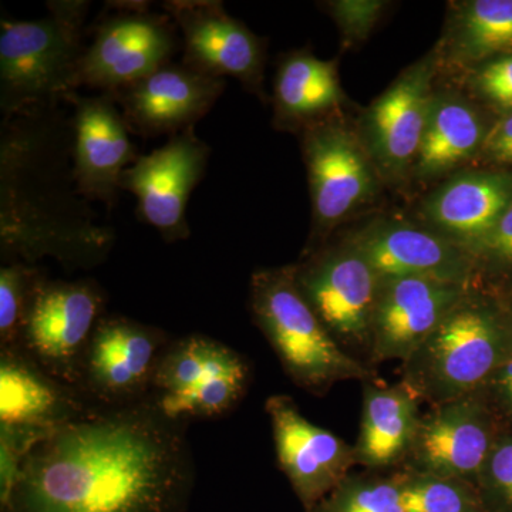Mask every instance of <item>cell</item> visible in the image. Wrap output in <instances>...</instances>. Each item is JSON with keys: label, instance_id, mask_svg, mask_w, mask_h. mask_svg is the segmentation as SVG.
<instances>
[{"label": "cell", "instance_id": "6da1fadb", "mask_svg": "<svg viewBox=\"0 0 512 512\" xmlns=\"http://www.w3.org/2000/svg\"><path fill=\"white\" fill-rule=\"evenodd\" d=\"M190 421L154 394L57 427L26 460L6 512H185L195 484Z\"/></svg>", "mask_w": 512, "mask_h": 512}, {"label": "cell", "instance_id": "7a4b0ae2", "mask_svg": "<svg viewBox=\"0 0 512 512\" xmlns=\"http://www.w3.org/2000/svg\"><path fill=\"white\" fill-rule=\"evenodd\" d=\"M63 103L29 107L0 127L3 264L53 258L90 269L109 258L114 231L97 221L73 170V121Z\"/></svg>", "mask_w": 512, "mask_h": 512}, {"label": "cell", "instance_id": "3957f363", "mask_svg": "<svg viewBox=\"0 0 512 512\" xmlns=\"http://www.w3.org/2000/svg\"><path fill=\"white\" fill-rule=\"evenodd\" d=\"M90 2H47L45 18L0 23V110L3 117L29 107L66 103L77 90Z\"/></svg>", "mask_w": 512, "mask_h": 512}, {"label": "cell", "instance_id": "277c9868", "mask_svg": "<svg viewBox=\"0 0 512 512\" xmlns=\"http://www.w3.org/2000/svg\"><path fill=\"white\" fill-rule=\"evenodd\" d=\"M249 308L286 376L313 396L343 380L367 382L372 376L336 342L299 291L295 265L255 271Z\"/></svg>", "mask_w": 512, "mask_h": 512}, {"label": "cell", "instance_id": "5b68a950", "mask_svg": "<svg viewBox=\"0 0 512 512\" xmlns=\"http://www.w3.org/2000/svg\"><path fill=\"white\" fill-rule=\"evenodd\" d=\"M512 348V323L468 292L403 362V384L431 406L477 393Z\"/></svg>", "mask_w": 512, "mask_h": 512}, {"label": "cell", "instance_id": "8992f818", "mask_svg": "<svg viewBox=\"0 0 512 512\" xmlns=\"http://www.w3.org/2000/svg\"><path fill=\"white\" fill-rule=\"evenodd\" d=\"M249 365L237 350L204 335L171 340L158 363L153 394L171 419H218L244 399Z\"/></svg>", "mask_w": 512, "mask_h": 512}, {"label": "cell", "instance_id": "52a82bcc", "mask_svg": "<svg viewBox=\"0 0 512 512\" xmlns=\"http://www.w3.org/2000/svg\"><path fill=\"white\" fill-rule=\"evenodd\" d=\"M183 47L173 19L151 12L146 2H110L84 49L77 89L113 93L173 62Z\"/></svg>", "mask_w": 512, "mask_h": 512}, {"label": "cell", "instance_id": "ba28073f", "mask_svg": "<svg viewBox=\"0 0 512 512\" xmlns=\"http://www.w3.org/2000/svg\"><path fill=\"white\" fill-rule=\"evenodd\" d=\"M107 296L93 279H40L20 338V350L60 382L80 390L87 348Z\"/></svg>", "mask_w": 512, "mask_h": 512}, {"label": "cell", "instance_id": "9c48e42d", "mask_svg": "<svg viewBox=\"0 0 512 512\" xmlns=\"http://www.w3.org/2000/svg\"><path fill=\"white\" fill-rule=\"evenodd\" d=\"M171 340L156 326L104 315L84 357L80 392L101 409L147 399Z\"/></svg>", "mask_w": 512, "mask_h": 512}, {"label": "cell", "instance_id": "30bf717a", "mask_svg": "<svg viewBox=\"0 0 512 512\" xmlns=\"http://www.w3.org/2000/svg\"><path fill=\"white\" fill-rule=\"evenodd\" d=\"M210 156L211 147L191 127L147 156H138L121 175V190L137 198L138 218L156 228L168 244L190 238L185 212Z\"/></svg>", "mask_w": 512, "mask_h": 512}, {"label": "cell", "instance_id": "8fae6325", "mask_svg": "<svg viewBox=\"0 0 512 512\" xmlns=\"http://www.w3.org/2000/svg\"><path fill=\"white\" fill-rule=\"evenodd\" d=\"M299 291L340 346H369L380 278L352 245L315 251L295 265Z\"/></svg>", "mask_w": 512, "mask_h": 512}, {"label": "cell", "instance_id": "7c38bea8", "mask_svg": "<svg viewBox=\"0 0 512 512\" xmlns=\"http://www.w3.org/2000/svg\"><path fill=\"white\" fill-rule=\"evenodd\" d=\"M302 151L313 231L323 235L375 194L376 167L362 141L332 121L319 120L303 128Z\"/></svg>", "mask_w": 512, "mask_h": 512}, {"label": "cell", "instance_id": "4fadbf2b", "mask_svg": "<svg viewBox=\"0 0 512 512\" xmlns=\"http://www.w3.org/2000/svg\"><path fill=\"white\" fill-rule=\"evenodd\" d=\"M498 436L497 420L483 397L468 394L421 416L412 450L400 468L454 478L476 488Z\"/></svg>", "mask_w": 512, "mask_h": 512}, {"label": "cell", "instance_id": "5bb4252c", "mask_svg": "<svg viewBox=\"0 0 512 512\" xmlns=\"http://www.w3.org/2000/svg\"><path fill=\"white\" fill-rule=\"evenodd\" d=\"M164 12L183 37V62L211 76L234 77L264 96L265 43L218 0H168Z\"/></svg>", "mask_w": 512, "mask_h": 512}, {"label": "cell", "instance_id": "9a60e30c", "mask_svg": "<svg viewBox=\"0 0 512 512\" xmlns=\"http://www.w3.org/2000/svg\"><path fill=\"white\" fill-rule=\"evenodd\" d=\"M278 466L306 512H311L356 466L355 448L311 423L292 397L275 394L265 403Z\"/></svg>", "mask_w": 512, "mask_h": 512}, {"label": "cell", "instance_id": "2e32d148", "mask_svg": "<svg viewBox=\"0 0 512 512\" xmlns=\"http://www.w3.org/2000/svg\"><path fill=\"white\" fill-rule=\"evenodd\" d=\"M468 292L470 284L421 276L382 278L370 326L373 360L409 359Z\"/></svg>", "mask_w": 512, "mask_h": 512}, {"label": "cell", "instance_id": "e0dca14e", "mask_svg": "<svg viewBox=\"0 0 512 512\" xmlns=\"http://www.w3.org/2000/svg\"><path fill=\"white\" fill-rule=\"evenodd\" d=\"M225 86V79L184 62H170L110 94L130 131L143 137H171L207 116Z\"/></svg>", "mask_w": 512, "mask_h": 512}, {"label": "cell", "instance_id": "ac0fdd59", "mask_svg": "<svg viewBox=\"0 0 512 512\" xmlns=\"http://www.w3.org/2000/svg\"><path fill=\"white\" fill-rule=\"evenodd\" d=\"M440 53H431L406 70L373 101L363 117V146L377 170L397 177L416 163L429 119L431 89Z\"/></svg>", "mask_w": 512, "mask_h": 512}, {"label": "cell", "instance_id": "d6986e66", "mask_svg": "<svg viewBox=\"0 0 512 512\" xmlns=\"http://www.w3.org/2000/svg\"><path fill=\"white\" fill-rule=\"evenodd\" d=\"M73 107V170L77 188L87 201H100L109 210L119 195L121 175L138 158L130 128L110 93L64 99Z\"/></svg>", "mask_w": 512, "mask_h": 512}, {"label": "cell", "instance_id": "ffe728a7", "mask_svg": "<svg viewBox=\"0 0 512 512\" xmlns=\"http://www.w3.org/2000/svg\"><path fill=\"white\" fill-rule=\"evenodd\" d=\"M380 278L421 276L470 284L476 262L466 249L436 232L397 221H380L350 242Z\"/></svg>", "mask_w": 512, "mask_h": 512}, {"label": "cell", "instance_id": "44dd1931", "mask_svg": "<svg viewBox=\"0 0 512 512\" xmlns=\"http://www.w3.org/2000/svg\"><path fill=\"white\" fill-rule=\"evenodd\" d=\"M100 409L79 389L49 375L23 350H0V423L55 430Z\"/></svg>", "mask_w": 512, "mask_h": 512}, {"label": "cell", "instance_id": "7402d4cb", "mask_svg": "<svg viewBox=\"0 0 512 512\" xmlns=\"http://www.w3.org/2000/svg\"><path fill=\"white\" fill-rule=\"evenodd\" d=\"M511 202V174L473 171L451 178L434 191L423 214L439 234L471 255Z\"/></svg>", "mask_w": 512, "mask_h": 512}, {"label": "cell", "instance_id": "603a6c76", "mask_svg": "<svg viewBox=\"0 0 512 512\" xmlns=\"http://www.w3.org/2000/svg\"><path fill=\"white\" fill-rule=\"evenodd\" d=\"M365 383L359 439L353 446L356 464L372 473L400 468L419 429V397L403 383Z\"/></svg>", "mask_w": 512, "mask_h": 512}, {"label": "cell", "instance_id": "cb8c5ba5", "mask_svg": "<svg viewBox=\"0 0 512 512\" xmlns=\"http://www.w3.org/2000/svg\"><path fill=\"white\" fill-rule=\"evenodd\" d=\"M345 100L335 62L308 52L284 57L274 83L275 121L281 127L306 128Z\"/></svg>", "mask_w": 512, "mask_h": 512}, {"label": "cell", "instance_id": "d4e9b609", "mask_svg": "<svg viewBox=\"0 0 512 512\" xmlns=\"http://www.w3.org/2000/svg\"><path fill=\"white\" fill-rule=\"evenodd\" d=\"M487 134L470 103L453 94H434L414 171L433 178L453 170L481 153Z\"/></svg>", "mask_w": 512, "mask_h": 512}, {"label": "cell", "instance_id": "484cf974", "mask_svg": "<svg viewBox=\"0 0 512 512\" xmlns=\"http://www.w3.org/2000/svg\"><path fill=\"white\" fill-rule=\"evenodd\" d=\"M512 50V0H474L454 22L450 55L461 64L484 62Z\"/></svg>", "mask_w": 512, "mask_h": 512}, {"label": "cell", "instance_id": "4316f807", "mask_svg": "<svg viewBox=\"0 0 512 512\" xmlns=\"http://www.w3.org/2000/svg\"><path fill=\"white\" fill-rule=\"evenodd\" d=\"M392 477L404 512H484L476 488L464 481L404 468Z\"/></svg>", "mask_w": 512, "mask_h": 512}, {"label": "cell", "instance_id": "83f0119b", "mask_svg": "<svg viewBox=\"0 0 512 512\" xmlns=\"http://www.w3.org/2000/svg\"><path fill=\"white\" fill-rule=\"evenodd\" d=\"M43 276L36 265L25 262L0 268V350L19 348L33 292Z\"/></svg>", "mask_w": 512, "mask_h": 512}, {"label": "cell", "instance_id": "f1b7e54d", "mask_svg": "<svg viewBox=\"0 0 512 512\" xmlns=\"http://www.w3.org/2000/svg\"><path fill=\"white\" fill-rule=\"evenodd\" d=\"M311 512H404L392 476L350 474Z\"/></svg>", "mask_w": 512, "mask_h": 512}, {"label": "cell", "instance_id": "f546056e", "mask_svg": "<svg viewBox=\"0 0 512 512\" xmlns=\"http://www.w3.org/2000/svg\"><path fill=\"white\" fill-rule=\"evenodd\" d=\"M52 431L0 423V503L3 511L9 507L33 448Z\"/></svg>", "mask_w": 512, "mask_h": 512}, {"label": "cell", "instance_id": "4dcf8cb0", "mask_svg": "<svg viewBox=\"0 0 512 512\" xmlns=\"http://www.w3.org/2000/svg\"><path fill=\"white\" fill-rule=\"evenodd\" d=\"M476 491L484 512H512V434H500L495 440Z\"/></svg>", "mask_w": 512, "mask_h": 512}, {"label": "cell", "instance_id": "1f68e13d", "mask_svg": "<svg viewBox=\"0 0 512 512\" xmlns=\"http://www.w3.org/2000/svg\"><path fill=\"white\" fill-rule=\"evenodd\" d=\"M471 87L497 109L512 111V55L481 64L471 77Z\"/></svg>", "mask_w": 512, "mask_h": 512}, {"label": "cell", "instance_id": "d6a6232c", "mask_svg": "<svg viewBox=\"0 0 512 512\" xmlns=\"http://www.w3.org/2000/svg\"><path fill=\"white\" fill-rule=\"evenodd\" d=\"M384 5L379 0H338L329 2L328 9L346 42L356 43L365 40L375 28Z\"/></svg>", "mask_w": 512, "mask_h": 512}, {"label": "cell", "instance_id": "836d02e7", "mask_svg": "<svg viewBox=\"0 0 512 512\" xmlns=\"http://www.w3.org/2000/svg\"><path fill=\"white\" fill-rule=\"evenodd\" d=\"M471 256L476 264L494 271L512 272V202L493 231L471 251Z\"/></svg>", "mask_w": 512, "mask_h": 512}, {"label": "cell", "instance_id": "e575fe53", "mask_svg": "<svg viewBox=\"0 0 512 512\" xmlns=\"http://www.w3.org/2000/svg\"><path fill=\"white\" fill-rule=\"evenodd\" d=\"M477 393L483 397L495 420L504 417L505 420L512 421V348L494 375Z\"/></svg>", "mask_w": 512, "mask_h": 512}, {"label": "cell", "instance_id": "d590c367", "mask_svg": "<svg viewBox=\"0 0 512 512\" xmlns=\"http://www.w3.org/2000/svg\"><path fill=\"white\" fill-rule=\"evenodd\" d=\"M481 154L491 163L512 165V111L488 130Z\"/></svg>", "mask_w": 512, "mask_h": 512}]
</instances>
